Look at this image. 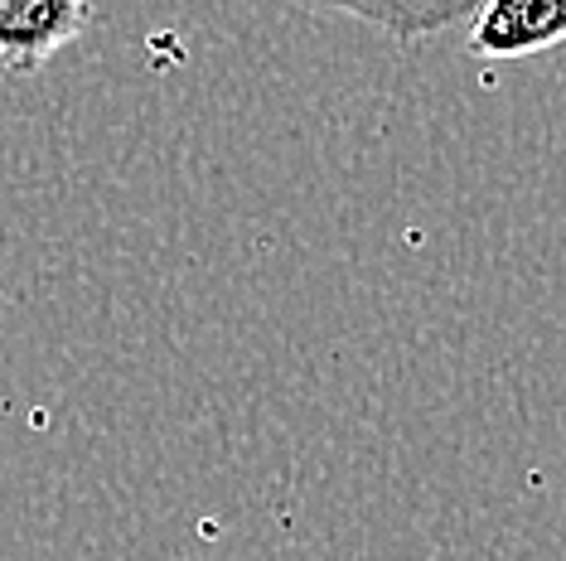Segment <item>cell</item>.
Returning <instances> with one entry per match:
<instances>
[{"instance_id": "obj_1", "label": "cell", "mask_w": 566, "mask_h": 561, "mask_svg": "<svg viewBox=\"0 0 566 561\" xmlns=\"http://www.w3.org/2000/svg\"><path fill=\"white\" fill-rule=\"evenodd\" d=\"M93 20L87 0H0V78L40 73Z\"/></svg>"}, {"instance_id": "obj_2", "label": "cell", "mask_w": 566, "mask_h": 561, "mask_svg": "<svg viewBox=\"0 0 566 561\" xmlns=\"http://www.w3.org/2000/svg\"><path fill=\"white\" fill-rule=\"evenodd\" d=\"M566 44V0H494L480 6L465 30V49L480 63H509Z\"/></svg>"}, {"instance_id": "obj_3", "label": "cell", "mask_w": 566, "mask_h": 561, "mask_svg": "<svg viewBox=\"0 0 566 561\" xmlns=\"http://www.w3.org/2000/svg\"><path fill=\"white\" fill-rule=\"evenodd\" d=\"M474 0H455V6H431V0H411V6H329L325 15H344V20H364L388 30L397 44H427L450 24H470L474 20Z\"/></svg>"}]
</instances>
